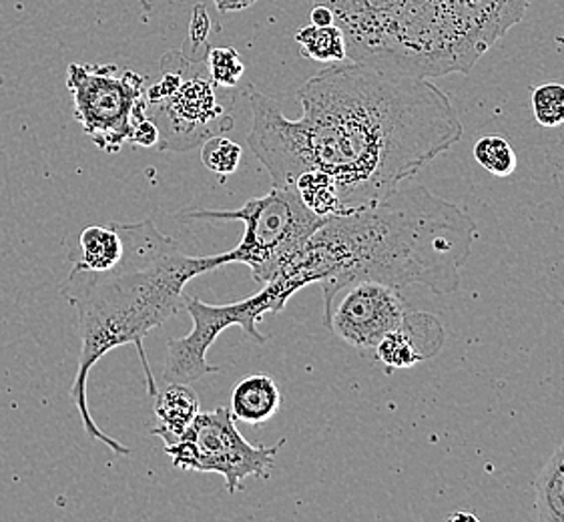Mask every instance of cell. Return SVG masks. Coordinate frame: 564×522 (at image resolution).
I'll return each instance as SVG.
<instances>
[{
	"mask_svg": "<svg viewBox=\"0 0 564 522\" xmlns=\"http://www.w3.org/2000/svg\"><path fill=\"white\" fill-rule=\"evenodd\" d=\"M297 101L304 113L288 119L280 102L249 91V148L273 187L294 189L304 171H324L346 209L392 194L464 133L451 97L432 80L354 61L305 80Z\"/></svg>",
	"mask_w": 564,
	"mask_h": 522,
	"instance_id": "cell-1",
	"label": "cell"
},
{
	"mask_svg": "<svg viewBox=\"0 0 564 522\" xmlns=\"http://www.w3.org/2000/svg\"><path fill=\"white\" fill-rule=\"evenodd\" d=\"M475 219L460 205L424 185L398 187L354 207L307 239L273 280L292 297L305 285L324 292V324L341 290L358 282L394 287L422 285L438 295L460 287V270L473 253Z\"/></svg>",
	"mask_w": 564,
	"mask_h": 522,
	"instance_id": "cell-2",
	"label": "cell"
},
{
	"mask_svg": "<svg viewBox=\"0 0 564 522\" xmlns=\"http://www.w3.org/2000/svg\"><path fill=\"white\" fill-rule=\"evenodd\" d=\"M123 239V255L105 272L70 268L61 294L77 312L80 356L70 387V400L79 412L90 441L105 444L115 455L129 456L131 448L105 434L90 416V370L105 354L121 346H135L145 372L149 396L159 384L149 366L145 338L175 318L185 307L183 290L189 280L227 265L226 253L193 258L180 243L159 231L153 219L139 224H113Z\"/></svg>",
	"mask_w": 564,
	"mask_h": 522,
	"instance_id": "cell-3",
	"label": "cell"
},
{
	"mask_svg": "<svg viewBox=\"0 0 564 522\" xmlns=\"http://www.w3.org/2000/svg\"><path fill=\"white\" fill-rule=\"evenodd\" d=\"M181 221H241L243 238L234 250L226 251L227 265H248L253 280L265 285L294 260L307 239L326 224L305 207L300 195L290 187H273L270 194L253 197L239 209L214 211L192 209L180 214Z\"/></svg>",
	"mask_w": 564,
	"mask_h": 522,
	"instance_id": "cell-4",
	"label": "cell"
},
{
	"mask_svg": "<svg viewBox=\"0 0 564 522\" xmlns=\"http://www.w3.org/2000/svg\"><path fill=\"white\" fill-rule=\"evenodd\" d=\"M151 434L165 444L171 465L189 472L221 475L229 494L243 490L248 478H270L275 456L283 446V441L275 446L248 443L238 431L236 418L224 406L199 412L181 434L161 431L159 426Z\"/></svg>",
	"mask_w": 564,
	"mask_h": 522,
	"instance_id": "cell-5",
	"label": "cell"
},
{
	"mask_svg": "<svg viewBox=\"0 0 564 522\" xmlns=\"http://www.w3.org/2000/svg\"><path fill=\"white\" fill-rule=\"evenodd\" d=\"M143 85V77L115 65L75 63L68 67L73 113L102 153H119L131 141L137 123L148 117Z\"/></svg>",
	"mask_w": 564,
	"mask_h": 522,
	"instance_id": "cell-6",
	"label": "cell"
},
{
	"mask_svg": "<svg viewBox=\"0 0 564 522\" xmlns=\"http://www.w3.org/2000/svg\"><path fill=\"white\" fill-rule=\"evenodd\" d=\"M290 300L285 297L278 282L261 285L260 294L241 302L214 306L199 297H185V309L193 319V329L185 338L167 340V360L163 368V382L193 384L207 374H217L219 368L209 363L207 350L214 346L219 334L231 326H239L251 340L265 344L268 338L258 329L265 314H280Z\"/></svg>",
	"mask_w": 564,
	"mask_h": 522,
	"instance_id": "cell-7",
	"label": "cell"
},
{
	"mask_svg": "<svg viewBox=\"0 0 564 522\" xmlns=\"http://www.w3.org/2000/svg\"><path fill=\"white\" fill-rule=\"evenodd\" d=\"M148 117L159 131V151L185 153L202 148L209 137L234 129L226 99L212 77L185 79L180 70H167L145 95Z\"/></svg>",
	"mask_w": 564,
	"mask_h": 522,
	"instance_id": "cell-8",
	"label": "cell"
},
{
	"mask_svg": "<svg viewBox=\"0 0 564 522\" xmlns=\"http://www.w3.org/2000/svg\"><path fill=\"white\" fill-rule=\"evenodd\" d=\"M410 312L400 287L358 282L339 292L326 326L356 350H373L378 341L400 328Z\"/></svg>",
	"mask_w": 564,
	"mask_h": 522,
	"instance_id": "cell-9",
	"label": "cell"
},
{
	"mask_svg": "<svg viewBox=\"0 0 564 522\" xmlns=\"http://www.w3.org/2000/svg\"><path fill=\"white\" fill-rule=\"evenodd\" d=\"M458 43L480 61L524 19L531 0H432Z\"/></svg>",
	"mask_w": 564,
	"mask_h": 522,
	"instance_id": "cell-10",
	"label": "cell"
},
{
	"mask_svg": "<svg viewBox=\"0 0 564 522\" xmlns=\"http://www.w3.org/2000/svg\"><path fill=\"white\" fill-rule=\"evenodd\" d=\"M406 0H314L334 12L346 34L348 58L372 67L382 46L400 21Z\"/></svg>",
	"mask_w": 564,
	"mask_h": 522,
	"instance_id": "cell-11",
	"label": "cell"
},
{
	"mask_svg": "<svg viewBox=\"0 0 564 522\" xmlns=\"http://www.w3.org/2000/svg\"><path fill=\"white\" fill-rule=\"evenodd\" d=\"M444 338L446 331L436 316L426 312H408L402 326L386 334L373 352L388 368L406 370L441 352Z\"/></svg>",
	"mask_w": 564,
	"mask_h": 522,
	"instance_id": "cell-12",
	"label": "cell"
},
{
	"mask_svg": "<svg viewBox=\"0 0 564 522\" xmlns=\"http://www.w3.org/2000/svg\"><path fill=\"white\" fill-rule=\"evenodd\" d=\"M282 406V392L268 374L243 376L231 392V416L251 426L273 418Z\"/></svg>",
	"mask_w": 564,
	"mask_h": 522,
	"instance_id": "cell-13",
	"label": "cell"
},
{
	"mask_svg": "<svg viewBox=\"0 0 564 522\" xmlns=\"http://www.w3.org/2000/svg\"><path fill=\"white\" fill-rule=\"evenodd\" d=\"M199 412V396L189 384L171 382L165 390H159L155 396V416L161 431L181 434L187 431V426L195 421Z\"/></svg>",
	"mask_w": 564,
	"mask_h": 522,
	"instance_id": "cell-14",
	"label": "cell"
},
{
	"mask_svg": "<svg viewBox=\"0 0 564 522\" xmlns=\"http://www.w3.org/2000/svg\"><path fill=\"white\" fill-rule=\"evenodd\" d=\"M123 255V239L113 224L93 226L80 233V255L73 260L75 268L105 272L119 263Z\"/></svg>",
	"mask_w": 564,
	"mask_h": 522,
	"instance_id": "cell-15",
	"label": "cell"
},
{
	"mask_svg": "<svg viewBox=\"0 0 564 522\" xmlns=\"http://www.w3.org/2000/svg\"><path fill=\"white\" fill-rule=\"evenodd\" d=\"M536 519L564 522V443L544 463L536 478Z\"/></svg>",
	"mask_w": 564,
	"mask_h": 522,
	"instance_id": "cell-16",
	"label": "cell"
},
{
	"mask_svg": "<svg viewBox=\"0 0 564 522\" xmlns=\"http://www.w3.org/2000/svg\"><path fill=\"white\" fill-rule=\"evenodd\" d=\"M295 194L304 202L310 211L319 217L341 216L350 209H346L339 199L338 185L336 182L319 170L304 171L297 175L294 183Z\"/></svg>",
	"mask_w": 564,
	"mask_h": 522,
	"instance_id": "cell-17",
	"label": "cell"
},
{
	"mask_svg": "<svg viewBox=\"0 0 564 522\" xmlns=\"http://www.w3.org/2000/svg\"><path fill=\"white\" fill-rule=\"evenodd\" d=\"M295 43L302 48L305 58L317 63H341L348 58L346 34L338 24H307L295 33Z\"/></svg>",
	"mask_w": 564,
	"mask_h": 522,
	"instance_id": "cell-18",
	"label": "cell"
},
{
	"mask_svg": "<svg viewBox=\"0 0 564 522\" xmlns=\"http://www.w3.org/2000/svg\"><path fill=\"white\" fill-rule=\"evenodd\" d=\"M476 163L495 177H510L517 171V153L507 137L482 135L473 149Z\"/></svg>",
	"mask_w": 564,
	"mask_h": 522,
	"instance_id": "cell-19",
	"label": "cell"
},
{
	"mask_svg": "<svg viewBox=\"0 0 564 522\" xmlns=\"http://www.w3.org/2000/svg\"><path fill=\"white\" fill-rule=\"evenodd\" d=\"M532 113L536 123L546 129L564 126V85L544 83L531 91Z\"/></svg>",
	"mask_w": 564,
	"mask_h": 522,
	"instance_id": "cell-20",
	"label": "cell"
},
{
	"mask_svg": "<svg viewBox=\"0 0 564 522\" xmlns=\"http://www.w3.org/2000/svg\"><path fill=\"white\" fill-rule=\"evenodd\" d=\"M243 151L236 141L224 135L209 137L202 145V163L205 170L212 171L219 177H226L239 170Z\"/></svg>",
	"mask_w": 564,
	"mask_h": 522,
	"instance_id": "cell-21",
	"label": "cell"
},
{
	"mask_svg": "<svg viewBox=\"0 0 564 522\" xmlns=\"http://www.w3.org/2000/svg\"><path fill=\"white\" fill-rule=\"evenodd\" d=\"M207 70L219 89H236L246 73V67L236 48L224 46V48H214L209 53Z\"/></svg>",
	"mask_w": 564,
	"mask_h": 522,
	"instance_id": "cell-22",
	"label": "cell"
},
{
	"mask_svg": "<svg viewBox=\"0 0 564 522\" xmlns=\"http://www.w3.org/2000/svg\"><path fill=\"white\" fill-rule=\"evenodd\" d=\"M159 141V131L155 123L145 117V119H141L139 123L135 126V131H133V137H131V145L133 148H158Z\"/></svg>",
	"mask_w": 564,
	"mask_h": 522,
	"instance_id": "cell-23",
	"label": "cell"
},
{
	"mask_svg": "<svg viewBox=\"0 0 564 522\" xmlns=\"http://www.w3.org/2000/svg\"><path fill=\"white\" fill-rule=\"evenodd\" d=\"M258 0H214L217 11L229 14V12L246 11L251 4H256Z\"/></svg>",
	"mask_w": 564,
	"mask_h": 522,
	"instance_id": "cell-24",
	"label": "cell"
},
{
	"mask_svg": "<svg viewBox=\"0 0 564 522\" xmlns=\"http://www.w3.org/2000/svg\"><path fill=\"white\" fill-rule=\"evenodd\" d=\"M310 21H312V24H317V26L336 24L334 12H332V9L324 7V4H314V9H312V12H310Z\"/></svg>",
	"mask_w": 564,
	"mask_h": 522,
	"instance_id": "cell-25",
	"label": "cell"
},
{
	"mask_svg": "<svg viewBox=\"0 0 564 522\" xmlns=\"http://www.w3.org/2000/svg\"><path fill=\"white\" fill-rule=\"evenodd\" d=\"M448 521H478V519H476L475 514H468V512H458V514H451V516H448Z\"/></svg>",
	"mask_w": 564,
	"mask_h": 522,
	"instance_id": "cell-26",
	"label": "cell"
}]
</instances>
